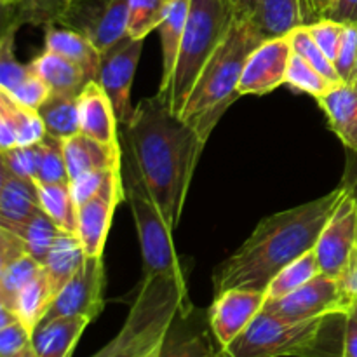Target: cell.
<instances>
[{"instance_id":"cell-1","label":"cell","mask_w":357,"mask_h":357,"mask_svg":"<svg viewBox=\"0 0 357 357\" xmlns=\"http://www.w3.org/2000/svg\"><path fill=\"white\" fill-rule=\"evenodd\" d=\"M347 192L342 183L316 201L261 220L246 243L215 268V295L227 289L265 291L286 265L316 248L321 232Z\"/></svg>"},{"instance_id":"cell-2","label":"cell","mask_w":357,"mask_h":357,"mask_svg":"<svg viewBox=\"0 0 357 357\" xmlns=\"http://www.w3.org/2000/svg\"><path fill=\"white\" fill-rule=\"evenodd\" d=\"M121 138L131 149L162 216L174 230L206 143L187 122L171 114L159 94L139 101Z\"/></svg>"},{"instance_id":"cell-3","label":"cell","mask_w":357,"mask_h":357,"mask_svg":"<svg viewBox=\"0 0 357 357\" xmlns=\"http://www.w3.org/2000/svg\"><path fill=\"white\" fill-rule=\"evenodd\" d=\"M264 40L267 38L258 31L253 21L236 17L222 44L199 73L180 119L187 122L204 143L227 108L241 98L237 86L243 77L244 65L251 52Z\"/></svg>"},{"instance_id":"cell-4","label":"cell","mask_w":357,"mask_h":357,"mask_svg":"<svg viewBox=\"0 0 357 357\" xmlns=\"http://www.w3.org/2000/svg\"><path fill=\"white\" fill-rule=\"evenodd\" d=\"M347 317L286 321L261 310L223 351L229 357H344Z\"/></svg>"},{"instance_id":"cell-5","label":"cell","mask_w":357,"mask_h":357,"mask_svg":"<svg viewBox=\"0 0 357 357\" xmlns=\"http://www.w3.org/2000/svg\"><path fill=\"white\" fill-rule=\"evenodd\" d=\"M187 303L185 274H143L122 330L93 357H159L174 316Z\"/></svg>"},{"instance_id":"cell-6","label":"cell","mask_w":357,"mask_h":357,"mask_svg":"<svg viewBox=\"0 0 357 357\" xmlns=\"http://www.w3.org/2000/svg\"><path fill=\"white\" fill-rule=\"evenodd\" d=\"M234 20L236 14L229 0H190L176 66L167 86L157 91L173 115H181L199 73L222 44Z\"/></svg>"},{"instance_id":"cell-7","label":"cell","mask_w":357,"mask_h":357,"mask_svg":"<svg viewBox=\"0 0 357 357\" xmlns=\"http://www.w3.org/2000/svg\"><path fill=\"white\" fill-rule=\"evenodd\" d=\"M122 145V181L126 201L132 213L143 257V274H185L173 244V229L167 225L155 197L150 192L128 143Z\"/></svg>"},{"instance_id":"cell-8","label":"cell","mask_w":357,"mask_h":357,"mask_svg":"<svg viewBox=\"0 0 357 357\" xmlns=\"http://www.w3.org/2000/svg\"><path fill=\"white\" fill-rule=\"evenodd\" d=\"M354 302L356 296L345 288L344 282L321 272L296 291L265 302L264 312L286 321H307L335 314L349 316Z\"/></svg>"},{"instance_id":"cell-9","label":"cell","mask_w":357,"mask_h":357,"mask_svg":"<svg viewBox=\"0 0 357 357\" xmlns=\"http://www.w3.org/2000/svg\"><path fill=\"white\" fill-rule=\"evenodd\" d=\"M314 251L321 272L340 282L357 265V199L351 190L335 209Z\"/></svg>"},{"instance_id":"cell-10","label":"cell","mask_w":357,"mask_h":357,"mask_svg":"<svg viewBox=\"0 0 357 357\" xmlns=\"http://www.w3.org/2000/svg\"><path fill=\"white\" fill-rule=\"evenodd\" d=\"M129 0H70L58 24L89 38L100 52L128 35Z\"/></svg>"},{"instance_id":"cell-11","label":"cell","mask_w":357,"mask_h":357,"mask_svg":"<svg viewBox=\"0 0 357 357\" xmlns=\"http://www.w3.org/2000/svg\"><path fill=\"white\" fill-rule=\"evenodd\" d=\"M145 40H135L126 35L121 42L101 52L98 82L105 89L114 105L119 124L124 128L129 124L135 108L131 105V87L135 80L138 61Z\"/></svg>"},{"instance_id":"cell-12","label":"cell","mask_w":357,"mask_h":357,"mask_svg":"<svg viewBox=\"0 0 357 357\" xmlns=\"http://www.w3.org/2000/svg\"><path fill=\"white\" fill-rule=\"evenodd\" d=\"M105 281L103 257H86L82 267L58 293L42 323L68 316L94 321L105 307Z\"/></svg>"},{"instance_id":"cell-13","label":"cell","mask_w":357,"mask_h":357,"mask_svg":"<svg viewBox=\"0 0 357 357\" xmlns=\"http://www.w3.org/2000/svg\"><path fill=\"white\" fill-rule=\"evenodd\" d=\"M159 357H229L213 333L209 310L194 303L181 307L174 316Z\"/></svg>"},{"instance_id":"cell-14","label":"cell","mask_w":357,"mask_h":357,"mask_svg":"<svg viewBox=\"0 0 357 357\" xmlns=\"http://www.w3.org/2000/svg\"><path fill=\"white\" fill-rule=\"evenodd\" d=\"M293 47L289 37L267 38L250 54L237 86L239 96H264L286 84Z\"/></svg>"},{"instance_id":"cell-15","label":"cell","mask_w":357,"mask_h":357,"mask_svg":"<svg viewBox=\"0 0 357 357\" xmlns=\"http://www.w3.org/2000/svg\"><path fill=\"white\" fill-rule=\"evenodd\" d=\"M126 201L122 171L115 174L107 187L77 208V237L86 257H103L105 243L112 227V218L121 202Z\"/></svg>"},{"instance_id":"cell-16","label":"cell","mask_w":357,"mask_h":357,"mask_svg":"<svg viewBox=\"0 0 357 357\" xmlns=\"http://www.w3.org/2000/svg\"><path fill=\"white\" fill-rule=\"evenodd\" d=\"M267 295L258 289H227L215 295L209 307V323L222 347L232 344L264 310Z\"/></svg>"},{"instance_id":"cell-17","label":"cell","mask_w":357,"mask_h":357,"mask_svg":"<svg viewBox=\"0 0 357 357\" xmlns=\"http://www.w3.org/2000/svg\"><path fill=\"white\" fill-rule=\"evenodd\" d=\"M42 271L26 244L9 229L0 227V305L13 310L21 289Z\"/></svg>"},{"instance_id":"cell-18","label":"cell","mask_w":357,"mask_h":357,"mask_svg":"<svg viewBox=\"0 0 357 357\" xmlns=\"http://www.w3.org/2000/svg\"><path fill=\"white\" fill-rule=\"evenodd\" d=\"M61 145L70 180L89 171H108L122 167L121 142L101 143L82 132H77L70 138L61 139Z\"/></svg>"},{"instance_id":"cell-19","label":"cell","mask_w":357,"mask_h":357,"mask_svg":"<svg viewBox=\"0 0 357 357\" xmlns=\"http://www.w3.org/2000/svg\"><path fill=\"white\" fill-rule=\"evenodd\" d=\"M80 132L101 143H119L117 115L110 98L98 80H89L79 98Z\"/></svg>"},{"instance_id":"cell-20","label":"cell","mask_w":357,"mask_h":357,"mask_svg":"<svg viewBox=\"0 0 357 357\" xmlns=\"http://www.w3.org/2000/svg\"><path fill=\"white\" fill-rule=\"evenodd\" d=\"M47 136L38 110L23 107L0 91V152L37 145Z\"/></svg>"},{"instance_id":"cell-21","label":"cell","mask_w":357,"mask_h":357,"mask_svg":"<svg viewBox=\"0 0 357 357\" xmlns=\"http://www.w3.org/2000/svg\"><path fill=\"white\" fill-rule=\"evenodd\" d=\"M317 103L328 117L331 131L340 142L357 153V84H335Z\"/></svg>"},{"instance_id":"cell-22","label":"cell","mask_w":357,"mask_h":357,"mask_svg":"<svg viewBox=\"0 0 357 357\" xmlns=\"http://www.w3.org/2000/svg\"><path fill=\"white\" fill-rule=\"evenodd\" d=\"M40 209L35 180L20 178L0 166V227L13 229Z\"/></svg>"},{"instance_id":"cell-23","label":"cell","mask_w":357,"mask_h":357,"mask_svg":"<svg viewBox=\"0 0 357 357\" xmlns=\"http://www.w3.org/2000/svg\"><path fill=\"white\" fill-rule=\"evenodd\" d=\"M89 323L87 317L80 316L58 317L42 323L33 333L37 357H70Z\"/></svg>"},{"instance_id":"cell-24","label":"cell","mask_w":357,"mask_h":357,"mask_svg":"<svg viewBox=\"0 0 357 357\" xmlns=\"http://www.w3.org/2000/svg\"><path fill=\"white\" fill-rule=\"evenodd\" d=\"M45 49L75 63L91 80L98 79L101 52L89 38L80 35L79 31L70 28H56V24L45 26Z\"/></svg>"},{"instance_id":"cell-25","label":"cell","mask_w":357,"mask_h":357,"mask_svg":"<svg viewBox=\"0 0 357 357\" xmlns=\"http://www.w3.org/2000/svg\"><path fill=\"white\" fill-rule=\"evenodd\" d=\"M30 66L47 84L52 94L79 96L80 91L91 80L80 66H77L75 63L63 58V56L56 54V52L47 51V49L40 52L37 58L31 59Z\"/></svg>"},{"instance_id":"cell-26","label":"cell","mask_w":357,"mask_h":357,"mask_svg":"<svg viewBox=\"0 0 357 357\" xmlns=\"http://www.w3.org/2000/svg\"><path fill=\"white\" fill-rule=\"evenodd\" d=\"M84 260H86V253H84V248L77 234L59 232L54 244L49 250L47 258L42 264L56 296L82 267Z\"/></svg>"},{"instance_id":"cell-27","label":"cell","mask_w":357,"mask_h":357,"mask_svg":"<svg viewBox=\"0 0 357 357\" xmlns=\"http://www.w3.org/2000/svg\"><path fill=\"white\" fill-rule=\"evenodd\" d=\"M251 21L265 38L286 37L303 26L300 0H258Z\"/></svg>"},{"instance_id":"cell-28","label":"cell","mask_w":357,"mask_h":357,"mask_svg":"<svg viewBox=\"0 0 357 357\" xmlns=\"http://www.w3.org/2000/svg\"><path fill=\"white\" fill-rule=\"evenodd\" d=\"M188 9H190V0H167L166 16L159 26L160 45H162V77H160L159 89L167 86L176 66L181 38L187 26Z\"/></svg>"},{"instance_id":"cell-29","label":"cell","mask_w":357,"mask_h":357,"mask_svg":"<svg viewBox=\"0 0 357 357\" xmlns=\"http://www.w3.org/2000/svg\"><path fill=\"white\" fill-rule=\"evenodd\" d=\"M54 298L56 293L49 282L47 274L44 272V267H42V271L17 295L14 314L20 317L23 326L33 335L35 330L44 321V317L47 316Z\"/></svg>"},{"instance_id":"cell-30","label":"cell","mask_w":357,"mask_h":357,"mask_svg":"<svg viewBox=\"0 0 357 357\" xmlns=\"http://www.w3.org/2000/svg\"><path fill=\"white\" fill-rule=\"evenodd\" d=\"M72 94H49L47 100L38 108L45 131L49 136L58 139L70 138L80 132L79 103Z\"/></svg>"},{"instance_id":"cell-31","label":"cell","mask_w":357,"mask_h":357,"mask_svg":"<svg viewBox=\"0 0 357 357\" xmlns=\"http://www.w3.org/2000/svg\"><path fill=\"white\" fill-rule=\"evenodd\" d=\"M37 183L40 208L61 232L77 234V204L68 183Z\"/></svg>"},{"instance_id":"cell-32","label":"cell","mask_w":357,"mask_h":357,"mask_svg":"<svg viewBox=\"0 0 357 357\" xmlns=\"http://www.w3.org/2000/svg\"><path fill=\"white\" fill-rule=\"evenodd\" d=\"M9 230H13L16 236H20L24 241L28 251H30L31 257L38 264H44L49 255V250H51L56 237L61 232L59 227L42 211V208L38 211H35L30 218L24 220L23 223H20V225L13 227Z\"/></svg>"},{"instance_id":"cell-33","label":"cell","mask_w":357,"mask_h":357,"mask_svg":"<svg viewBox=\"0 0 357 357\" xmlns=\"http://www.w3.org/2000/svg\"><path fill=\"white\" fill-rule=\"evenodd\" d=\"M317 274H321V268L319 264H317L316 251L310 250L309 253L302 255V257L296 258L295 261L286 265V267L272 279L271 284L265 289L267 302L282 298V296L296 291V289L302 288L303 284H307L310 279L316 278Z\"/></svg>"},{"instance_id":"cell-34","label":"cell","mask_w":357,"mask_h":357,"mask_svg":"<svg viewBox=\"0 0 357 357\" xmlns=\"http://www.w3.org/2000/svg\"><path fill=\"white\" fill-rule=\"evenodd\" d=\"M70 0H23L17 7L3 9V21L35 26H51L58 24Z\"/></svg>"},{"instance_id":"cell-35","label":"cell","mask_w":357,"mask_h":357,"mask_svg":"<svg viewBox=\"0 0 357 357\" xmlns=\"http://www.w3.org/2000/svg\"><path fill=\"white\" fill-rule=\"evenodd\" d=\"M16 23L3 21L2 35H0V91H13L17 84L23 82L33 70L30 63L17 61L14 56V35L17 30Z\"/></svg>"},{"instance_id":"cell-36","label":"cell","mask_w":357,"mask_h":357,"mask_svg":"<svg viewBox=\"0 0 357 357\" xmlns=\"http://www.w3.org/2000/svg\"><path fill=\"white\" fill-rule=\"evenodd\" d=\"M167 0H129L128 35L135 40H145L146 35L159 30L166 16Z\"/></svg>"},{"instance_id":"cell-37","label":"cell","mask_w":357,"mask_h":357,"mask_svg":"<svg viewBox=\"0 0 357 357\" xmlns=\"http://www.w3.org/2000/svg\"><path fill=\"white\" fill-rule=\"evenodd\" d=\"M35 181L47 185L70 181L61 139L47 135L38 143V167Z\"/></svg>"},{"instance_id":"cell-38","label":"cell","mask_w":357,"mask_h":357,"mask_svg":"<svg viewBox=\"0 0 357 357\" xmlns=\"http://www.w3.org/2000/svg\"><path fill=\"white\" fill-rule=\"evenodd\" d=\"M286 84L291 86L293 89L309 94V96H314L317 100L323 94H326L337 82H331L328 77H324L319 70L314 68L302 56L293 52L291 59H289Z\"/></svg>"},{"instance_id":"cell-39","label":"cell","mask_w":357,"mask_h":357,"mask_svg":"<svg viewBox=\"0 0 357 357\" xmlns=\"http://www.w3.org/2000/svg\"><path fill=\"white\" fill-rule=\"evenodd\" d=\"M289 42H291L293 52H296L298 56H302L305 61H309L310 65L316 70H319L324 77L331 80V82H342L340 77H338L337 68H335V63L321 51L319 45L314 42L312 35L309 33L305 26H300L296 30H293L288 35Z\"/></svg>"},{"instance_id":"cell-40","label":"cell","mask_w":357,"mask_h":357,"mask_svg":"<svg viewBox=\"0 0 357 357\" xmlns=\"http://www.w3.org/2000/svg\"><path fill=\"white\" fill-rule=\"evenodd\" d=\"M0 357H37L33 335L20 319L0 328Z\"/></svg>"},{"instance_id":"cell-41","label":"cell","mask_w":357,"mask_h":357,"mask_svg":"<svg viewBox=\"0 0 357 357\" xmlns=\"http://www.w3.org/2000/svg\"><path fill=\"white\" fill-rule=\"evenodd\" d=\"M0 166L6 167L13 174L26 180H35L38 167V143L28 146H14V149L0 152Z\"/></svg>"},{"instance_id":"cell-42","label":"cell","mask_w":357,"mask_h":357,"mask_svg":"<svg viewBox=\"0 0 357 357\" xmlns=\"http://www.w3.org/2000/svg\"><path fill=\"white\" fill-rule=\"evenodd\" d=\"M335 68L342 82L354 84L356 68H357V24L344 23L342 40L338 45L337 58H335Z\"/></svg>"},{"instance_id":"cell-43","label":"cell","mask_w":357,"mask_h":357,"mask_svg":"<svg viewBox=\"0 0 357 357\" xmlns=\"http://www.w3.org/2000/svg\"><path fill=\"white\" fill-rule=\"evenodd\" d=\"M121 169H108V171H89L80 176L70 180V190H72L73 201H75L77 208L87 202L89 199L96 197L101 190L108 185V181L119 174Z\"/></svg>"},{"instance_id":"cell-44","label":"cell","mask_w":357,"mask_h":357,"mask_svg":"<svg viewBox=\"0 0 357 357\" xmlns=\"http://www.w3.org/2000/svg\"><path fill=\"white\" fill-rule=\"evenodd\" d=\"M303 26L309 30V33L312 35L314 42L319 45L321 51L335 63L338 45H340L342 40V31H344V23L331 20V17H323L316 23L303 24Z\"/></svg>"},{"instance_id":"cell-45","label":"cell","mask_w":357,"mask_h":357,"mask_svg":"<svg viewBox=\"0 0 357 357\" xmlns=\"http://www.w3.org/2000/svg\"><path fill=\"white\" fill-rule=\"evenodd\" d=\"M2 93H6V91H2ZM6 94L9 98H13L16 103L23 105V107L31 108V110H38V108L42 107V103L49 98L51 89H49L47 84H45L37 73L31 72L23 82L17 84L13 91H9V93Z\"/></svg>"},{"instance_id":"cell-46","label":"cell","mask_w":357,"mask_h":357,"mask_svg":"<svg viewBox=\"0 0 357 357\" xmlns=\"http://www.w3.org/2000/svg\"><path fill=\"white\" fill-rule=\"evenodd\" d=\"M331 6H333V0H300L303 24L316 23V21L326 17Z\"/></svg>"},{"instance_id":"cell-47","label":"cell","mask_w":357,"mask_h":357,"mask_svg":"<svg viewBox=\"0 0 357 357\" xmlns=\"http://www.w3.org/2000/svg\"><path fill=\"white\" fill-rule=\"evenodd\" d=\"M326 17L340 21V23L357 24V0H333V6Z\"/></svg>"},{"instance_id":"cell-48","label":"cell","mask_w":357,"mask_h":357,"mask_svg":"<svg viewBox=\"0 0 357 357\" xmlns=\"http://www.w3.org/2000/svg\"><path fill=\"white\" fill-rule=\"evenodd\" d=\"M344 357H357V321L347 317L344 333Z\"/></svg>"},{"instance_id":"cell-49","label":"cell","mask_w":357,"mask_h":357,"mask_svg":"<svg viewBox=\"0 0 357 357\" xmlns=\"http://www.w3.org/2000/svg\"><path fill=\"white\" fill-rule=\"evenodd\" d=\"M237 20H251L258 6V0H229Z\"/></svg>"},{"instance_id":"cell-50","label":"cell","mask_w":357,"mask_h":357,"mask_svg":"<svg viewBox=\"0 0 357 357\" xmlns=\"http://www.w3.org/2000/svg\"><path fill=\"white\" fill-rule=\"evenodd\" d=\"M342 183H344L345 187H347L349 190L354 194V197L357 199V160L347 167V174H345V180L342 181Z\"/></svg>"},{"instance_id":"cell-51","label":"cell","mask_w":357,"mask_h":357,"mask_svg":"<svg viewBox=\"0 0 357 357\" xmlns=\"http://www.w3.org/2000/svg\"><path fill=\"white\" fill-rule=\"evenodd\" d=\"M344 286L357 298V265H356L354 268H352L351 274H349L347 278H345Z\"/></svg>"},{"instance_id":"cell-52","label":"cell","mask_w":357,"mask_h":357,"mask_svg":"<svg viewBox=\"0 0 357 357\" xmlns=\"http://www.w3.org/2000/svg\"><path fill=\"white\" fill-rule=\"evenodd\" d=\"M23 0H0L2 3V9H13V7H17Z\"/></svg>"},{"instance_id":"cell-53","label":"cell","mask_w":357,"mask_h":357,"mask_svg":"<svg viewBox=\"0 0 357 357\" xmlns=\"http://www.w3.org/2000/svg\"><path fill=\"white\" fill-rule=\"evenodd\" d=\"M349 316H351L352 319H356V321H357V298H356L354 305H352V310H351V314H349Z\"/></svg>"},{"instance_id":"cell-54","label":"cell","mask_w":357,"mask_h":357,"mask_svg":"<svg viewBox=\"0 0 357 357\" xmlns=\"http://www.w3.org/2000/svg\"><path fill=\"white\" fill-rule=\"evenodd\" d=\"M354 84H357V68H356V79H354Z\"/></svg>"}]
</instances>
